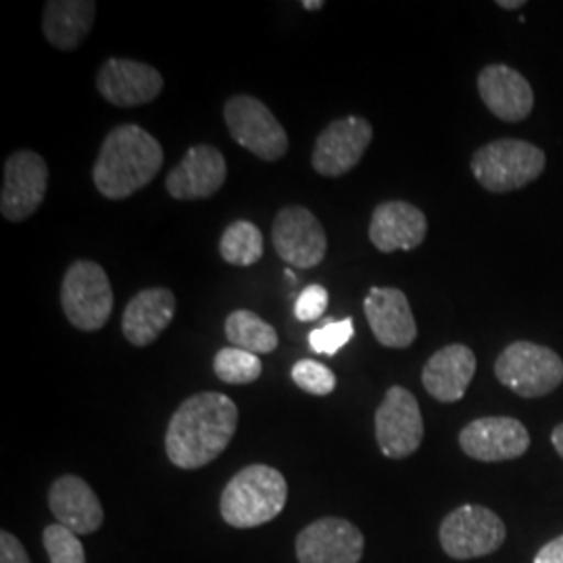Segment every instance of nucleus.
Masks as SVG:
<instances>
[{"mask_svg": "<svg viewBox=\"0 0 563 563\" xmlns=\"http://www.w3.org/2000/svg\"><path fill=\"white\" fill-rule=\"evenodd\" d=\"M239 426V407L222 393H197L172 416L165 432L169 462L181 470H199L218 460Z\"/></svg>", "mask_w": 563, "mask_h": 563, "instance_id": "nucleus-1", "label": "nucleus"}, {"mask_svg": "<svg viewBox=\"0 0 563 563\" xmlns=\"http://www.w3.org/2000/svg\"><path fill=\"white\" fill-rule=\"evenodd\" d=\"M162 165L159 141L136 123H123L102 141L92 180L104 199L123 201L155 180Z\"/></svg>", "mask_w": 563, "mask_h": 563, "instance_id": "nucleus-2", "label": "nucleus"}, {"mask_svg": "<svg viewBox=\"0 0 563 563\" xmlns=\"http://www.w3.org/2000/svg\"><path fill=\"white\" fill-rule=\"evenodd\" d=\"M288 501V484L276 467L253 463L223 488L220 511L232 528H257L276 520Z\"/></svg>", "mask_w": 563, "mask_h": 563, "instance_id": "nucleus-3", "label": "nucleus"}, {"mask_svg": "<svg viewBox=\"0 0 563 563\" xmlns=\"http://www.w3.org/2000/svg\"><path fill=\"white\" fill-rule=\"evenodd\" d=\"M470 165L484 190L504 195L537 180L544 172L547 157L530 142L501 139L481 146Z\"/></svg>", "mask_w": 563, "mask_h": 563, "instance_id": "nucleus-4", "label": "nucleus"}, {"mask_svg": "<svg viewBox=\"0 0 563 563\" xmlns=\"http://www.w3.org/2000/svg\"><path fill=\"white\" fill-rule=\"evenodd\" d=\"M60 305L67 322L81 332H99L107 325L113 311V288L99 263L78 260L67 267Z\"/></svg>", "mask_w": 563, "mask_h": 563, "instance_id": "nucleus-5", "label": "nucleus"}, {"mask_svg": "<svg viewBox=\"0 0 563 563\" xmlns=\"http://www.w3.org/2000/svg\"><path fill=\"white\" fill-rule=\"evenodd\" d=\"M495 376L523 399H539L551 395L563 383V362L553 349L543 344L511 342L495 362Z\"/></svg>", "mask_w": 563, "mask_h": 563, "instance_id": "nucleus-6", "label": "nucleus"}, {"mask_svg": "<svg viewBox=\"0 0 563 563\" xmlns=\"http://www.w3.org/2000/svg\"><path fill=\"white\" fill-rule=\"evenodd\" d=\"M507 537L504 520L483 505H463L451 511L439 530L443 551L460 562L490 555Z\"/></svg>", "mask_w": 563, "mask_h": 563, "instance_id": "nucleus-7", "label": "nucleus"}, {"mask_svg": "<svg viewBox=\"0 0 563 563\" xmlns=\"http://www.w3.org/2000/svg\"><path fill=\"white\" fill-rule=\"evenodd\" d=\"M225 125L236 144L263 162H280L288 153V134L265 102L236 95L223 107Z\"/></svg>", "mask_w": 563, "mask_h": 563, "instance_id": "nucleus-8", "label": "nucleus"}, {"mask_svg": "<svg viewBox=\"0 0 563 563\" xmlns=\"http://www.w3.org/2000/svg\"><path fill=\"white\" fill-rule=\"evenodd\" d=\"M376 441L386 457L405 460L413 455L423 441L422 409L418 399L402 386L386 390L376 409Z\"/></svg>", "mask_w": 563, "mask_h": 563, "instance_id": "nucleus-9", "label": "nucleus"}, {"mask_svg": "<svg viewBox=\"0 0 563 563\" xmlns=\"http://www.w3.org/2000/svg\"><path fill=\"white\" fill-rule=\"evenodd\" d=\"M48 167L38 153L18 151L4 162L0 213L9 222L30 220L46 197Z\"/></svg>", "mask_w": 563, "mask_h": 563, "instance_id": "nucleus-10", "label": "nucleus"}, {"mask_svg": "<svg viewBox=\"0 0 563 563\" xmlns=\"http://www.w3.org/2000/svg\"><path fill=\"white\" fill-rule=\"evenodd\" d=\"M374 139L372 123L360 118L349 115L328 123L318 136L311 165L313 169L325 178H339L362 162L369 142Z\"/></svg>", "mask_w": 563, "mask_h": 563, "instance_id": "nucleus-11", "label": "nucleus"}, {"mask_svg": "<svg viewBox=\"0 0 563 563\" xmlns=\"http://www.w3.org/2000/svg\"><path fill=\"white\" fill-rule=\"evenodd\" d=\"M274 249L295 267L311 269L320 265L328 251V239L320 220L305 207H284L272 225Z\"/></svg>", "mask_w": 563, "mask_h": 563, "instance_id": "nucleus-12", "label": "nucleus"}, {"mask_svg": "<svg viewBox=\"0 0 563 563\" xmlns=\"http://www.w3.org/2000/svg\"><path fill=\"white\" fill-rule=\"evenodd\" d=\"M462 451L484 463L518 460L530 446V434L516 418H481L467 423L460 432Z\"/></svg>", "mask_w": 563, "mask_h": 563, "instance_id": "nucleus-13", "label": "nucleus"}, {"mask_svg": "<svg viewBox=\"0 0 563 563\" xmlns=\"http://www.w3.org/2000/svg\"><path fill=\"white\" fill-rule=\"evenodd\" d=\"M362 530L344 518H322L302 528L297 537L299 563H360Z\"/></svg>", "mask_w": 563, "mask_h": 563, "instance_id": "nucleus-14", "label": "nucleus"}, {"mask_svg": "<svg viewBox=\"0 0 563 563\" xmlns=\"http://www.w3.org/2000/svg\"><path fill=\"white\" fill-rule=\"evenodd\" d=\"M228 178V163L220 148L197 144L186 151L180 165L169 172L165 188L178 201H201L220 192Z\"/></svg>", "mask_w": 563, "mask_h": 563, "instance_id": "nucleus-15", "label": "nucleus"}, {"mask_svg": "<svg viewBox=\"0 0 563 563\" xmlns=\"http://www.w3.org/2000/svg\"><path fill=\"white\" fill-rule=\"evenodd\" d=\"M163 76L151 65L132 59L104 60L97 74L102 99L115 107H139L153 102L163 92Z\"/></svg>", "mask_w": 563, "mask_h": 563, "instance_id": "nucleus-16", "label": "nucleus"}, {"mask_svg": "<svg viewBox=\"0 0 563 563\" xmlns=\"http://www.w3.org/2000/svg\"><path fill=\"white\" fill-rule=\"evenodd\" d=\"M363 311L376 341L383 346L407 349L418 339L413 311L399 288L374 286L363 301Z\"/></svg>", "mask_w": 563, "mask_h": 563, "instance_id": "nucleus-17", "label": "nucleus"}, {"mask_svg": "<svg viewBox=\"0 0 563 563\" xmlns=\"http://www.w3.org/2000/svg\"><path fill=\"white\" fill-rule=\"evenodd\" d=\"M478 92L486 109L504 121H522L532 113L534 92L522 74L504 63L486 65L478 74Z\"/></svg>", "mask_w": 563, "mask_h": 563, "instance_id": "nucleus-18", "label": "nucleus"}, {"mask_svg": "<svg viewBox=\"0 0 563 563\" xmlns=\"http://www.w3.org/2000/svg\"><path fill=\"white\" fill-rule=\"evenodd\" d=\"M428 234V220L416 205L405 201H388L378 205L369 222V241L383 251H413Z\"/></svg>", "mask_w": 563, "mask_h": 563, "instance_id": "nucleus-19", "label": "nucleus"}, {"mask_svg": "<svg viewBox=\"0 0 563 563\" xmlns=\"http://www.w3.org/2000/svg\"><path fill=\"white\" fill-rule=\"evenodd\" d=\"M176 295L169 288H144L125 305L121 332L134 346H148L162 336L176 316Z\"/></svg>", "mask_w": 563, "mask_h": 563, "instance_id": "nucleus-20", "label": "nucleus"}, {"mask_svg": "<svg viewBox=\"0 0 563 563\" xmlns=\"http://www.w3.org/2000/svg\"><path fill=\"white\" fill-rule=\"evenodd\" d=\"M48 507L57 523L76 534L97 532L104 520L101 501L90 484L78 476H60L48 490Z\"/></svg>", "mask_w": 563, "mask_h": 563, "instance_id": "nucleus-21", "label": "nucleus"}, {"mask_svg": "<svg viewBox=\"0 0 563 563\" xmlns=\"http://www.w3.org/2000/svg\"><path fill=\"white\" fill-rule=\"evenodd\" d=\"M476 374V355L465 344H449L423 365L422 384L437 401H462Z\"/></svg>", "mask_w": 563, "mask_h": 563, "instance_id": "nucleus-22", "label": "nucleus"}, {"mask_svg": "<svg viewBox=\"0 0 563 563\" xmlns=\"http://www.w3.org/2000/svg\"><path fill=\"white\" fill-rule=\"evenodd\" d=\"M95 18V0H48L42 15L44 38L57 51H76L90 34Z\"/></svg>", "mask_w": 563, "mask_h": 563, "instance_id": "nucleus-23", "label": "nucleus"}, {"mask_svg": "<svg viewBox=\"0 0 563 563\" xmlns=\"http://www.w3.org/2000/svg\"><path fill=\"white\" fill-rule=\"evenodd\" d=\"M225 339L232 346L249 351L253 355H267L278 349V332L274 325L262 320L249 309H236L225 320Z\"/></svg>", "mask_w": 563, "mask_h": 563, "instance_id": "nucleus-24", "label": "nucleus"}, {"mask_svg": "<svg viewBox=\"0 0 563 563\" xmlns=\"http://www.w3.org/2000/svg\"><path fill=\"white\" fill-rule=\"evenodd\" d=\"M220 255L230 265H255L263 257L262 230L246 220L230 223L220 239Z\"/></svg>", "mask_w": 563, "mask_h": 563, "instance_id": "nucleus-25", "label": "nucleus"}, {"mask_svg": "<svg viewBox=\"0 0 563 563\" xmlns=\"http://www.w3.org/2000/svg\"><path fill=\"white\" fill-rule=\"evenodd\" d=\"M213 372L222 383L241 386L255 383L262 376L263 363L260 355L236 346H225L213 360Z\"/></svg>", "mask_w": 563, "mask_h": 563, "instance_id": "nucleus-26", "label": "nucleus"}, {"mask_svg": "<svg viewBox=\"0 0 563 563\" xmlns=\"http://www.w3.org/2000/svg\"><path fill=\"white\" fill-rule=\"evenodd\" d=\"M42 543L51 563H86L78 534L60 523H51L42 532Z\"/></svg>", "mask_w": 563, "mask_h": 563, "instance_id": "nucleus-27", "label": "nucleus"}, {"mask_svg": "<svg viewBox=\"0 0 563 563\" xmlns=\"http://www.w3.org/2000/svg\"><path fill=\"white\" fill-rule=\"evenodd\" d=\"M353 336H355L353 318H344V320L325 318V322H322L320 328L309 332L307 341H309L311 351L318 355H336Z\"/></svg>", "mask_w": 563, "mask_h": 563, "instance_id": "nucleus-28", "label": "nucleus"}, {"mask_svg": "<svg viewBox=\"0 0 563 563\" xmlns=\"http://www.w3.org/2000/svg\"><path fill=\"white\" fill-rule=\"evenodd\" d=\"M290 376H292V383L297 384L301 390L316 397H325L336 388L334 372L328 365L313 360H301L295 363Z\"/></svg>", "mask_w": 563, "mask_h": 563, "instance_id": "nucleus-29", "label": "nucleus"}, {"mask_svg": "<svg viewBox=\"0 0 563 563\" xmlns=\"http://www.w3.org/2000/svg\"><path fill=\"white\" fill-rule=\"evenodd\" d=\"M330 301L328 290L320 284H311L302 290L299 299L295 302V318L299 322H316L320 320Z\"/></svg>", "mask_w": 563, "mask_h": 563, "instance_id": "nucleus-30", "label": "nucleus"}, {"mask_svg": "<svg viewBox=\"0 0 563 563\" xmlns=\"http://www.w3.org/2000/svg\"><path fill=\"white\" fill-rule=\"evenodd\" d=\"M0 563H32L20 539L7 530L0 532Z\"/></svg>", "mask_w": 563, "mask_h": 563, "instance_id": "nucleus-31", "label": "nucleus"}, {"mask_svg": "<svg viewBox=\"0 0 563 563\" xmlns=\"http://www.w3.org/2000/svg\"><path fill=\"white\" fill-rule=\"evenodd\" d=\"M534 563H563V534L544 544L537 553Z\"/></svg>", "mask_w": 563, "mask_h": 563, "instance_id": "nucleus-32", "label": "nucleus"}, {"mask_svg": "<svg viewBox=\"0 0 563 563\" xmlns=\"http://www.w3.org/2000/svg\"><path fill=\"white\" fill-rule=\"evenodd\" d=\"M551 443H553L555 451L562 455L563 460V423L553 428V432H551Z\"/></svg>", "mask_w": 563, "mask_h": 563, "instance_id": "nucleus-33", "label": "nucleus"}, {"mask_svg": "<svg viewBox=\"0 0 563 563\" xmlns=\"http://www.w3.org/2000/svg\"><path fill=\"white\" fill-rule=\"evenodd\" d=\"M323 7H325L323 0H305L302 2V9H307V11H320Z\"/></svg>", "mask_w": 563, "mask_h": 563, "instance_id": "nucleus-34", "label": "nucleus"}, {"mask_svg": "<svg viewBox=\"0 0 563 563\" xmlns=\"http://www.w3.org/2000/svg\"><path fill=\"white\" fill-rule=\"evenodd\" d=\"M497 4H499L501 9H509V11H511V9H520V7H523L526 2H523V0H518V2H511V0H499Z\"/></svg>", "mask_w": 563, "mask_h": 563, "instance_id": "nucleus-35", "label": "nucleus"}]
</instances>
